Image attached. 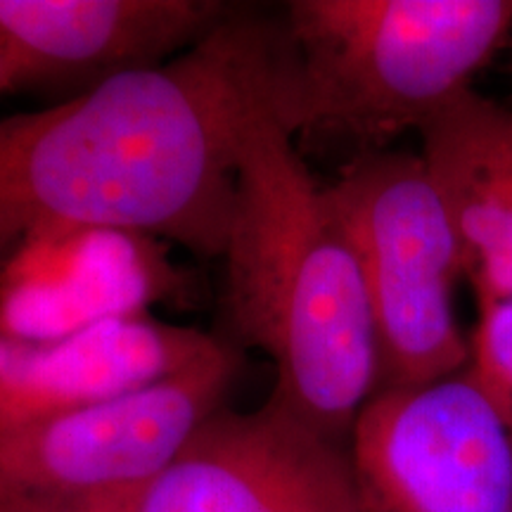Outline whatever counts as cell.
<instances>
[{
    "mask_svg": "<svg viewBox=\"0 0 512 512\" xmlns=\"http://www.w3.org/2000/svg\"><path fill=\"white\" fill-rule=\"evenodd\" d=\"M223 344L152 313L43 339L0 328V427L136 392L207 361Z\"/></svg>",
    "mask_w": 512,
    "mask_h": 512,
    "instance_id": "10",
    "label": "cell"
},
{
    "mask_svg": "<svg viewBox=\"0 0 512 512\" xmlns=\"http://www.w3.org/2000/svg\"><path fill=\"white\" fill-rule=\"evenodd\" d=\"M349 448L366 512H512V425L467 370L377 392Z\"/></svg>",
    "mask_w": 512,
    "mask_h": 512,
    "instance_id": "6",
    "label": "cell"
},
{
    "mask_svg": "<svg viewBox=\"0 0 512 512\" xmlns=\"http://www.w3.org/2000/svg\"><path fill=\"white\" fill-rule=\"evenodd\" d=\"M283 22L240 8L162 67L0 119V268L31 235L102 226L223 254L247 133L283 107Z\"/></svg>",
    "mask_w": 512,
    "mask_h": 512,
    "instance_id": "1",
    "label": "cell"
},
{
    "mask_svg": "<svg viewBox=\"0 0 512 512\" xmlns=\"http://www.w3.org/2000/svg\"><path fill=\"white\" fill-rule=\"evenodd\" d=\"M242 351H221L136 392L50 418L0 427V498L95 503L138 489L166 470L226 399Z\"/></svg>",
    "mask_w": 512,
    "mask_h": 512,
    "instance_id": "5",
    "label": "cell"
},
{
    "mask_svg": "<svg viewBox=\"0 0 512 512\" xmlns=\"http://www.w3.org/2000/svg\"><path fill=\"white\" fill-rule=\"evenodd\" d=\"M10 91V81H8V74H5V67L3 62H0V93Z\"/></svg>",
    "mask_w": 512,
    "mask_h": 512,
    "instance_id": "14",
    "label": "cell"
},
{
    "mask_svg": "<svg viewBox=\"0 0 512 512\" xmlns=\"http://www.w3.org/2000/svg\"><path fill=\"white\" fill-rule=\"evenodd\" d=\"M418 136L458 230L477 304L512 297V107L470 86Z\"/></svg>",
    "mask_w": 512,
    "mask_h": 512,
    "instance_id": "11",
    "label": "cell"
},
{
    "mask_svg": "<svg viewBox=\"0 0 512 512\" xmlns=\"http://www.w3.org/2000/svg\"><path fill=\"white\" fill-rule=\"evenodd\" d=\"M280 117L361 150L418 133L512 34V0H292Z\"/></svg>",
    "mask_w": 512,
    "mask_h": 512,
    "instance_id": "3",
    "label": "cell"
},
{
    "mask_svg": "<svg viewBox=\"0 0 512 512\" xmlns=\"http://www.w3.org/2000/svg\"><path fill=\"white\" fill-rule=\"evenodd\" d=\"M467 375L512 425V297L479 304Z\"/></svg>",
    "mask_w": 512,
    "mask_h": 512,
    "instance_id": "12",
    "label": "cell"
},
{
    "mask_svg": "<svg viewBox=\"0 0 512 512\" xmlns=\"http://www.w3.org/2000/svg\"><path fill=\"white\" fill-rule=\"evenodd\" d=\"M235 10L221 0H0V62L10 91L72 100L176 60Z\"/></svg>",
    "mask_w": 512,
    "mask_h": 512,
    "instance_id": "8",
    "label": "cell"
},
{
    "mask_svg": "<svg viewBox=\"0 0 512 512\" xmlns=\"http://www.w3.org/2000/svg\"><path fill=\"white\" fill-rule=\"evenodd\" d=\"M0 512H88V510L69 508V505L22 501V498H0Z\"/></svg>",
    "mask_w": 512,
    "mask_h": 512,
    "instance_id": "13",
    "label": "cell"
},
{
    "mask_svg": "<svg viewBox=\"0 0 512 512\" xmlns=\"http://www.w3.org/2000/svg\"><path fill=\"white\" fill-rule=\"evenodd\" d=\"M169 247L121 228L41 230L0 268V328L22 337H60L185 302L188 280Z\"/></svg>",
    "mask_w": 512,
    "mask_h": 512,
    "instance_id": "9",
    "label": "cell"
},
{
    "mask_svg": "<svg viewBox=\"0 0 512 512\" xmlns=\"http://www.w3.org/2000/svg\"><path fill=\"white\" fill-rule=\"evenodd\" d=\"M325 195L361 264L380 392L467 370L472 344L456 313L465 254L420 152H358Z\"/></svg>",
    "mask_w": 512,
    "mask_h": 512,
    "instance_id": "4",
    "label": "cell"
},
{
    "mask_svg": "<svg viewBox=\"0 0 512 512\" xmlns=\"http://www.w3.org/2000/svg\"><path fill=\"white\" fill-rule=\"evenodd\" d=\"M88 512H366L351 448L266 399L221 408L155 479Z\"/></svg>",
    "mask_w": 512,
    "mask_h": 512,
    "instance_id": "7",
    "label": "cell"
},
{
    "mask_svg": "<svg viewBox=\"0 0 512 512\" xmlns=\"http://www.w3.org/2000/svg\"><path fill=\"white\" fill-rule=\"evenodd\" d=\"M221 259L226 342L273 363L268 401L349 446L380 392L373 311L354 247L280 110L247 133Z\"/></svg>",
    "mask_w": 512,
    "mask_h": 512,
    "instance_id": "2",
    "label": "cell"
}]
</instances>
